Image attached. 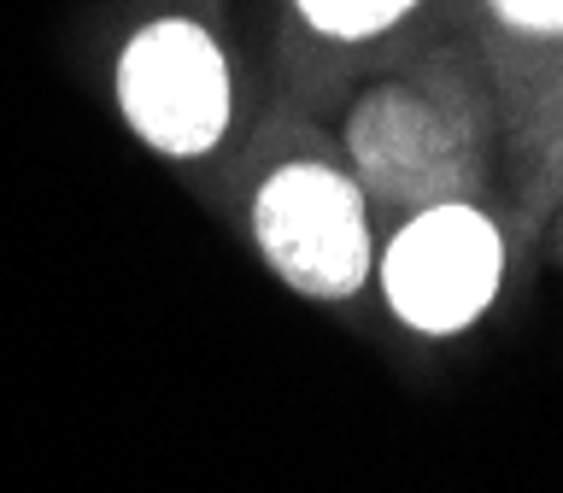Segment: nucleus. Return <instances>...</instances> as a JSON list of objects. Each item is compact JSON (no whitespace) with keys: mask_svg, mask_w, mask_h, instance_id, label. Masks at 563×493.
I'll return each mask as SVG.
<instances>
[{"mask_svg":"<svg viewBox=\"0 0 563 493\" xmlns=\"http://www.w3.org/2000/svg\"><path fill=\"white\" fill-rule=\"evenodd\" d=\"M253 235L288 288L311 299H346L369 276L364 194L323 165H288L258 188Z\"/></svg>","mask_w":563,"mask_h":493,"instance_id":"1","label":"nucleus"},{"mask_svg":"<svg viewBox=\"0 0 563 493\" xmlns=\"http://www.w3.org/2000/svg\"><path fill=\"white\" fill-rule=\"evenodd\" d=\"M499 229L475 206L446 200L429 206L417 223H405L382 259V288L411 329L422 335H457L493 306L499 288Z\"/></svg>","mask_w":563,"mask_h":493,"instance_id":"2","label":"nucleus"},{"mask_svg":"<svg viewBox=\"0 0 563 493\" xmlns=\"http://www.w3.org/2000/svg\"><path fill=\"white\" fill-rule=\"evenodd\" d=\"M118 100L147 147L194 158L229 123V65L200 24L165 18L123 47Z\"/></svg>","mask_w":563,"mask_h":493,"instance_id":"3","label":"nucleus"},{"mask_svg":"<svg viewBox=\"0 0 563 493\" xmlns=\"http://www.w3.org/2000/svg\"><path fill=\"white\" fill-rule=\"evenodd\" d=\"M346 147L364 183L387 200L446 206L475 183V130L429 88H376L346 123Z\"/></svg>","mask_w":563,"mask_h":493,"instance_id":"4","label":"nucleus"},{"mask_svg":"<svg viewBox=\"0 0 563 493\" xmlns=\"http://www.w3.org/2000/svg\"><path fill=\"white\" fill-rule=\"evenodd\" d=\"M294 7L311 30L334 35V42H364V35L394 30L417 0H294Z\"/></svg>","mask_w":563,"mask_h":493,"instance_id":"5","label":"nucleus"},{"mask_svg":"<svg viewBox=\"0 0 563 493\" xmlns=\"http://www.w3.org/2000/svg\"><path fill=\"white\" fill-rule=\"evenodd\" d=\"M487 7L499 12L510 30H540V35L563 30V0H487Z\"/></svg>","mask_w":563,"mask_h":493,"instance_id":"6","label":"nucleus"}]
</instances>
